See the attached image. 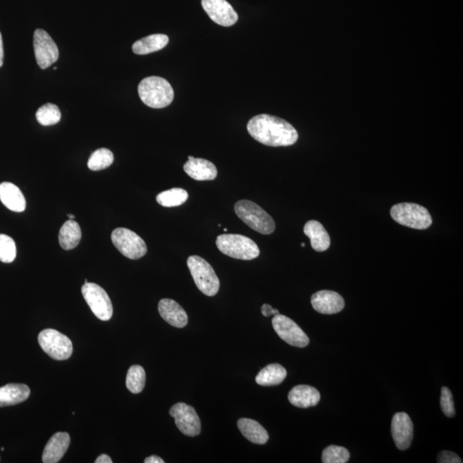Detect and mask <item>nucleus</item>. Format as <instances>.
Instances as JSON below:
<instances>
[{
  "label": "nucleus",
  "mask_w": 463,
  "mask_h": 463,
  "mask_svg": "<svg viewBox=\"0 0 463 463\" xmlns=\"http://www.w3.org/2000/svg\"><path fill=\"white\" fill-rule=\"evenodd\" d=\"M184 165V171L193 179L198 181H214L217 177V168L212 161L205 159L188 157Z\"/></svg>",
  "instance_id": "obj_16"
},
{
  "label": "nucleus",
  "mask_w": 463,
  "mask_h": 463,
  "mask_svg": "<svg viewBox=\"0 0 463 463\" xmlns=\"http://www.w3.org/2000/svg\"><path fill=\"white\" fill-rule=\"evenodd\" d=\"M217 248L223 254L240 260H252L260 255L258 245L241 234H222L216 238Z\"/></svg>",
  "instance_id": "obj_4"
},
{
  "label": "nucleus",
  "mask_w": 463,
  "mask_h": 463,
  "mask_svg": "<svg viewBox=\"0 0 463 463\" xmlns=\"http://www.w3.org/2000/svg\"><path fill=\"white\" fill-rule=\"evenodd\" d=\"M82 238L81 227L74 220H69L61 227L58 240L61 247L70 251L78 247Z\"/></svg>",
  "instance_id": "obj_25"
},
{
  "label": "nucleus",
  "mask_w": 463,
  "mask_h": 463,
  "mask_svg": "<svg viewBox=\"0 0 463 463\" xmlns=\"http://www.w3.org/2000/svg\"><path fill=\"white\" fill-rule=\"evenodd\" d=\"M111 238L117 251L129 259L137 260L147 253L146 243L133 231L119 227L113 231Z\"/></svg>",
  "instance_id": "obj_7"
},
{
  "label": "nucleus",
  "mask_w": 463,
  "mask_h": 463,
  "mask_svg": "<svg viewBox=\"0 0 463 463\" xmlns=\"http://www.w3.org/2000/svg\"><path fill=\"white\" fill-rule=\"evenodd\" d=\"M145 463H164V460H162L161 458L157 457V455H151L150 458H147L144 460Z\"/></svg>",
  "instance_id": "obj_37"
},
{
  "label": "nucleus",
  "mask_w": 463,
  "mask_h": 463,
  "mask_svg": "<svg viewBox=\"0 0 463 463\" xmlns=\"http://www.w3.org/2000/svg\"><path fill=\"white\" fill-rule=\"evenodd\" d=\"M71 444L70 435L67 433H57L47 442L44 449L43 462L56 463L63 458Z\"/></svg>",
  "instance_id": "obj_18"
},
{
  "label": "nucleus",
  "mask_w": 463,
  "mask_h": 463,
  "mask_svg": "<svg viewBox=\"0 0 463 463\" xmlns=\"http://www.w3.org/2000/svg\"><path fill=\"white\" fill-rule=\"evenodd\" d=\"M189 198L188 192L182 188H172L168 191L162 192L157 196V202L159 205L172 208L184 205Z\"/></svg>",
  "instance_id": "obj_27"
},
{
  "label": "nucleus",
  "mask_w": 463,
  "mask_h": 463,
  "mask_svg": "<svg viewBox=\"0 0 463 463\" xmlns=\"http://www.w3.org/2000/svg\"><path fill=\"white\" fill-rule=\"evenodd\" d=\"M438 462L440 463H462L461 458L457 454L451 451H442L438 455Z\"/></svg>",
  "instance_id": "obj_34"
},
{
  "label": "nucleus",
  "mask_w": 463,
  "mask_h": 463,
  "mask_svg": "<svg viewBox=\"0 0 463 463\" xmlns=\"http://www.w3.org/2000/svg\"><path fill=\"white\" fill-rule=\"evenodd\" d=\"M36 119L41 126H54L60 121V110L56 105L47 103L37 110Z\"/></svg>",
  "instance_id": "obj_30"
},
{
  "label": "nucleus",
  "mask_w": 463,
  "mask_h": 463,
  "mask_svg": "<svg viewBox=\"0 0 463 463\" xmlns=\"http://www.w3.org/2000/svg\"><path fill=\"white\" fill-rule=\"evenodd\" d=\"M38 341L43 350L57 361L70 358L74 352L71 341L58 330L47 329L41 331Z\"/></svg>",
  "instance_id": "obj_8"
},
{
  "label": "nucleus",
  "mask_w": 463,
  "mask_h": 463,
  "mask_svg": "<svg viewBox=\"0 0 463 463\" xmlns=\"http://www.w3.org/2000/svg\"><path fill=\"white\" fill-rule=\"evenodd\" d=\"M115 161L113 152L102 148L93 152L89 159L88 168L92 171L103 170L110 167Z\"/></svg>",
  "instance_id": "obj_28"
},
{
  "label": "nucleus",
  "mask_w": 463,
  "mask_h": 463,
  "mask_svg": "<svg viewBox=\"0 0 463 463\" xmlns=\"http://www.w3.org/2000/svg\"><path fill=\"white\" fill-rule=\"evenodd\" d=\"M272 326L280 338L291 346L297 348L308 346L309 337L302 328L289 317L279 313L273 317Z\"/></svg>",
  "instance_id": "obj_10"
},
{
  "label": "nucleus",
  "mask_w": 463,
  "mask_h": 463,
  "mask_svg": "<svg viewBox=\"0 0 463 463\" xmlns=\"http://www.w3.org/2000/svg\"><path fill=\"white\" fill-rule=\"evenodd\" d=\"M169 414L174 418L179 430L186 436L196 437L201 433V421L194 407L179 403L172 407Z\"/></svg>",
  "instance_id": "obj_11"
},
{
  "label": "nucleus",
  "mask_w": 463,
  "mask_h": 463,
  "mask_svg": "<svg viewBox=\"0 0 463 463\" xmlns=\"http://www.w3.org/2000/svg\"><path fill=\"white\" fill-rule=\"evenodd\" d=\"M302 247H305V243H302Z\"/></svg>",
  "instance_id": "obj_40"
},
{
  "label": "nucleus",
  "mask_w": 463,
  "mask_h": 463,
  "mask_svg": "<svg viewBox=\"0 0 463 463\" xmlns=\"http://www.w3.org/2000/svg\"><path fill=\"white\" fill-rule=\"evenodd\" d=\"M82 295L98 319L102 321L111 319L113 313L111 300L102 286L86 282L82 286Z\"/></svg>",
  "instance_id": "obj_9"
},
{
  "label": "nucleus",
  "mask_w": 463,
  "mask_h": 463,
  "mask_svg": "<svg viewBox=\"0 0 463 463\" xmlns=\"http://www.w3.org/2000/svg\"><path fill=\"white\" fill-rule=\"evenodd\" d=\"M320 398L319 390L309 385L295 386L289 394L290 403L300 409H307V407L317 405Z\"/></svg>",
  "instance_id": "obj_20"
},
{
  "label": "nucleus",
  "mask_w": 463,
  "mask_h": 463,
  "mask_svg": "<svg viewBox=\"0 0 463 463\" xmlns=\"http://www.w3.org/2000/svg\"><path fill=\"white\" fill-rule=\"evenodd\" d=\"M138 95L141 101L151 109H164L174 101V89L166 79L148 77L138 85Z\"/></svg>",
  "instance_id": "obj_2"
},
{
  "label": "nucleus",
  "mask_w": 463,
  "mask_h": 463,
  "mask_svg": "<svg viewBox=\"0 0 463 463\" xmlns=\"http://www.w3.org/2000/svg\"><path fill=\"white\" fill-rule=\"evenodd\" d=\"M440 406L445 416L452 418L455 416V410L453 396L450 389L443 387L441 389Z\"/></svg>",
  "instance_id": "obj_33"
},
{
  "label": "nucleus",
  "mask_w": 463,
  "mask_h": 463,
  "mask_svg": "<svg viewBox=\"0 0 463 463\" xmlns=\"http://www.w3.org/2000/svg\"><path fill=\"white\" fill-rule=\"evenodd\" d=\"M234 212L242 222L252 230L262 234H271L275 229L272 217L260 206L249 200H240L235 203Z\"/></svg>",
  "instance_id": "obj_3"
},
{
  "label": "nucleus",
  "mask_w": 463,
  "mask_h": 463,
  "mask_svg": "<svg viewBox=\"0 0 463 463\" xmlns=\"http://www.w3.org/2000/svg\"><path fill=\"white\" fill-rule=\"evenodd\" d=\"M16 247L12 238L6 234H0V261L10 264L15 260Z\"/></svg>",
  "instance_id": "obj_32"
},
{
  "label": "nucleus",
  "mask_w": 463,
  "mask_h": 463,
  "mask_svg": "<svg viewBox=\"0 0 463 463\" xmlns=\"http://www.w3.org/2000/svg\"><path fill=\"white\" fill-rule=\"evenodd\" d=\"M68 217H69V218H70L71 220H74V218H75V216H74V215H72V214H68Z\"/></svg>",
  "instance_id": "obj_39"
},
{
  "label": "nucleus",
  "mask_w": 463,
  "mask_h": 463,
  "mask_svg": "<svg viewBox=\"0 0 463 463\" xmlns=\"http://www.w3.org/2000/svg\"><path fill=\"white\" fill-rule=\"evenodd\" d=\"M350 458V453L346 448L330 445L323 451L324 463H346Z\"/></svg>",
  "instance_id": "obj_31"
},
{
  "label": "nucleus",
  "mask_w": 463,
  "mask_h": 463,
  "mask_svg": "<svg viewBox=\"0 0 463 463\" xmlns=\"http://www.w3.org/2000/svg\"><path fill=\"white\" fill-rule=\"evenodd\" d=\"M146 381V374L141 365L131 366L126 376V387L131 393L138 394L143 392Z\"/></svg>",
  "instance_id": "obj_29"
},
{
  "label": "nucleus",
  "mask_w": 463,
  "mask_h": 463,
  "mask_svg": "<svg viewBox=\"0 0 463 463\" xmlns=\"http://www.w3.org/2000/svg\"><path fill=\"white\" fill-rule=\"evenodd\" d=\"M390 216L400 225L425 230L433 224V218L425 207L413 203H397L390 210Z\"/></svg>",
  "instance_id": "obj_5"
},
{
  "label": "nucleus",
  "mask_w": 463,
  "mask_h": 463,
  "mask_svg": "<svg viewBox=\"0 0 463 463\" xmlns=\"http://www.w3.org/2000/svg\"><path fill=\"white\" fill-rule=\"evenodd\" d=\"M169 38L163 34H151L142 38L133 44V51L138 55H145L160 51L168 44Z\"/></svg>",
  "instance_id": "obj_24"
},
{
  "label": "nucleus",
  "mask_w": 463,
  "mask_h": 463,
  "mask_svg": "<svg viewBox=\"0 0 463 463\" xmlns=\"http://www.w3.org/2000/svg\"><path fill=\"white\" fill-rule=\"evenodd\" d=\"M158 310L162 319L172 326L181 329L188 323V316L185 310L174 300H161L159 302Z\"/></svg>",
  "instance_id": "obj_17"
},
{
  "label": "nucleus",
  "mask_w": 463,
  "mask_h": 463,
  "mask_svg": "<svg viewBox=\"0 0 463 463\" xmlns=\"http://www.w3.org/2000/svg\"><path fill=\"white\" fill-rule=\"evenodd\" d=\"M286 373V369L279 364H271L265 366L256 376V383L262 386L278 385L284 381Z\"/></svg>",
  "instance_id": "obj_26"
},
{
  "label": "nucleus",
  "mask_w": 463,
  "mask_h": 463,
  "mask_svg": "<svg viewBox=\"0 0 463 463\" xmlns=\"http://www.w3.org/2000/svg\"><path fill=\"white\" fill-rule=\"evenodd\" d=\"M30 395L29 387L23 383H9L0 388V407L16 405L24 402Z\"/></svg>",
  "instance_id": "obj_22"
},
{
  "label": "nucleus",
  "mask_w": 463,
  "mask_h": 463,
  "mask_svg": "<svg viewBox=\"0 0 463 463\" xmlns=\"http://www.w3.org/2000/svg\"><path fill=\"white\" fill-rule=\"evenodd\" d=\"M34 50L37 64L43 70L54 65L60 56L56 43L47 31L41 29L34 31Z\"/></svg>",
  "instance_id": "obj_12"
},
{
  "label": "nucleus",
  "mask_w": 463,
  "mask_h": 463,
  "mask_svg": "<svg viewBox=\"0 0 463 463\" xmlns=\"http://www.w3.org/2000/svg\"><path fill=\"white\" fill-rule=\"evenodd\" d=\"M247 131L256 141L271 147L291 146L299 138L298 131L288 121L269 115L252 117Z\"/></svg>",
  "instance_id": "obj_1"
},
{
  "label": "nucleus",
  "mask_w": 463,
  "mask_h": 463,
  "mask_svg": "<svg viewBox=\"0 0 463 463\" xmlns=\"http://www.w3.org/2000/svg\"><path fill=\"white\" fill-rule=\"evenodd\" d=\"M310 303L316 312L332 315L344 309L345 302L339 293L330 290H322L312 296Z\"/></svg>",
  "instance_id": "obj_15"
},
{
  "label": "nucleus",
  "mask_w": 463,
  "mask_h": 463,
  "mask_svg": "<svg viewBox=\"0 0 463 463\" xmlns=\"http://www.w3.org/2000/svg\"><path fill=\"white\" fill-rule=\"evenodd\" d=\"M3 64V39L1 33H0V67H2Z\"/></svg>",
  "instance_id": "obj_38"
},
{
  "label": "nucleus",
  "mask_w": 463,
  "mask_h": 463,
  "mask_svg": "<svg viewBox=\"0 0 463 463\" xmlns=\"http://www.w3.org/2000/svg\"><path fill=\"white\" fill-rule=\"evenodd\" d=\"M0 201L14 212H23L26 209V200L23 192L12 183L0 184Z\"/></svg>",
  "instance_id": "obj_19"
},
{
  "label": "nucleus",
  "mask_w": 463,
  "mask_h": 463,
  "mask_svg": "<svg viewBox=\"0 0 463 463\" xmlns=\"http://www.w3.org/2000/svg\"><path fill=\"white\" fill-rule=\"evenodd\" d=\"M238 427L243 436L251 443L262 445L267 443L269 440L267 431L258 421L243 418L238 420Z\"/></svg>",
  "instance_id": "obj_23"
},
{
  "label": "nucleus",
  "mask_w": 463,
  "mask_h": 463,
  "mask_svg": "<svg viewBox=\"0 0 463 463\" xmlns=\"http://www.w3.org/2000/svg\"><path fill=\"white\" fill-rule=\"evenodd\" d=\"M188 266L195 284L203 295L215 296L220 289V281L212 266L199 256H191Z\"/></svg>",
  "instance_id": "obj_6"
},
{
  "label": "nucleus",
  "mask_w": 463,
  "mask_h": 463,
  "mask_svg": "<svg viewBox=\"0 0 463 463\" xmlns=\"http://www.w3.org/2000/svg\"><path fill=\"white\" fill-rule=\"evenodd\" d=\"M202 6L210 19L221 26L230 27L237 23L238 14L226 0H202Z\"/></svg>",
  "instance_id": "obj_13"
},
{
  "label": "nucleus",
  "mask_w": 463,
  "mask_h": 463,
  "mask_svg": "<svg viewBox=\"0 0 463 463\" xmlns=\"http://www.w3.org/2000/svg\"><path fill=\"white\" fill-rule=\"evenodd\" d=\"M392 433L396 447L399 450L405 451L410 447L414 437V425L409 414L397 413L394 416Z\"/></svg>",
  "instance_id": "obj_14"
},
{
  "label": "nucleus",
  "mask_w": 463,
  "mask_h": 463,
  "mask_svg": "<svg viewBox=\"0 0 463 463\" xmlns=\"http://www.w3.org/2000/svg\"><path fill=\"white\" fill-rule=\"evenodd\" d=\"M304 234L310 238L314 251H326L330 247V237L324 227L317 221H309L304 227Z\"/></svg>",
  "instance_id": "obj_21"
},
{
  "label": "nucleus",
  "mask_w": 463,
  "mask_h": 463,
  "mask_svg": "<svg viewBox=\"0 0 463 463\" xmlns=\"http://www.w3.org/2000/svg\"><path fill=\"white\" fill-rule=\"evenodd\" d=\"M112 459L110 458L109 455L106 454H102L96 459L95 463H112Z\"/></svg>",
  "instance_id": "obj_36"
},
{
  "label": "nucleus",
  "mask_w": 463,
  "mask_h": 463,
  "mask_svg": "<svg viewBox=\"0 0 463 463\" xmlns=\"http://www.w3.org/2000/svg\"><path fill=\"white\" fill-rule=\"evenodd\" d=\"M261 313L264 317L275 316L279 314L278 310L273 308V307L268 305V304H264V305L262 306Z\"/></svg>",
  "instance_id": "obj_35"
}]
</instances>
